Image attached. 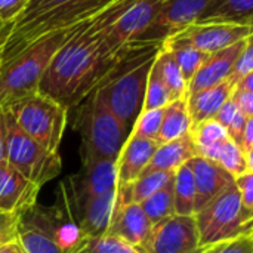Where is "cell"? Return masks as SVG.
Wrapping results in <instances>:
<instances>
[{
  "mask_svg": "<svg viewBox=\"0 0 253 253\" xmlns=\"http://www.w3.org/2000/svg\"><path fill=\"white\" fill-rule=\"evenodd\" d=\"M73 253H147L116 236L104 234L99 237H84L82 245Z\"/></svg>",
  "mask_w": 253,
  "mask_h": 253,
  "instance_id": "obj_29",
  "label": "cell"
},
{
  "mask_svg": "<svg viewBox=\"0 0 253 253\" xmlns=\"http://www.w3.org/2000/svg\"><path fill=\"white\" fill-rule=\"evenodd\" d=\"M42 187L28 181L4 159L0 160V211L22 215L36 205Z\"/></svg>",
  "mask_w": 253,
  "mask_h": 253,
  "instance_id": "obj_14",
  "label": "cell"
},
{
  "mask_svg": "<svg viewBox=\"0 0 253 253\" xmlns=\"http://www.w3.org/2000/svg\"><path fill=\"white\" fill-rule=\"evenodd\" d=\"M240 150L245 153L246 159L249 162H252L253 159V119H249L242 136V145Z\"/></svg>",
  "mask_w": 253,
  "mask_h": 253,
  "instance_id": "obj_39",
  "label": "cell"
},
{
  "mask_svg": "<svg viewBox=\"0 0 253 253\" xmlns=\"http://www.w3.org/2000/svg\"><path fill=\"white\" fill-rule=\"evenodd\" d=\"M0 253H25L22 251V248L19 246V243L16 240L7 242L4 245L0 246Z\"/></svg>",
  "mask_w": 253,
  "mask_h": 253,
  "instance_id": "obj_40",
  "label": "cell"
},
{
  "mask_svg": "<svg viewBox=\"0 0 253 253\" xmlns=\"http://www.w3.org/2000/svg\"><path fill=\"white\" fill-rule=\"evenodd\" d=\"M157 145L159 144L156 141L147 138H139L135 135L127 136L116 162L117 187L132 184L142 173L145 166L150 163Z\"/></svg>",
  "mask_w": 253,
  "mask_h": 253,
  "instance_id": "obj_18",
  "label": "cell"
},
{
  "mask_svg": "<svg viewBox=\"0 0 253 253\" xmlns=\"http://www.w3.org/2000/svg\"><path fill=\"white\" fill-rule=\"evenodd\" d=\"M16 242L25 253H62L52 239L31 222L21 218V215L16 228Z\"/></svg>",
  "mask_w": 253,
  "mask_h": 253,
  "instance_id": "obj_28",
  "label": "cell"
},
{
  "mask_svg": "<svg viewBox=\"0 0 253 253\" xmlns=\"http://www.w3.org/2000/svg\"><path fill=\"white\" fill-rule=\"evenodd\" d=\"M191 130V120L187 108V98H178L170 101L163 108V119L159 132L157 142L165 144L188 135Z\"/></svg>",
  "mask_w": 253,
  "mask_h": 253,
  "instance_id": "obj_22",
  "label": "cell"
},
{
  "mask_svg": "<svg viewBox=\"0 0 253 253\" xmlns=\"http://www.w3.org/2000/svg\"><path fill=\"white\" fill-rule=\"evenodd\" d=\"M73 129L80 135V159L83 163L96 160H116L129 136V130L92 95L77 107Z\"/></svg>",
  "mask_w": 253,
  "mask_h": 253,
  "instance_id": "obj_5",
  "label": "cell"
},
{
  "mask_svg": "<svg viewBox=\"0 0 253 253\" xmlns=\"http://www.w3.org/2000/svg\"><path fill=\"white\" fill-rule=\"evenodd\" d=\"M114 0H28L13 21L1 50L6 62L40 37L90 18Z\"/></svg>",
  "mask_w": 253,
  "mask_h": 253,
  "instance_id": "obj_3",
  "label": "cell"
},
{
  "mask_svg": "<svg viewBox=\"0 0 253 253\" xmlns=\"http://www.w3.org/2000/svg\"><path fill=\"white\" fill-rule=\"evenodd\" d=\"M243 206L253 212V172H245L234 178Z\"/></svg>",
  "mask_w": 253,
  "mask_h": 253,
  "instance_id": "obj_35",
  "label": "cell"
},
{
  "mask_svg": "<svg viewBox=\"0 0 253 253\" xmlns=\"http://www.w3.org/2000/svg\"><path fill=\"white\" fill-rule=\"evenodd\" d=\"M3 157H1V145H0V160H1Z\"/></svg>",
  "mask_w": 253,
  "mask_h": 253,
  "instance_id": "obj_43",
  "label": "cell"
},
{
  "mask_svg": "<svg viewBox=\"0 0 253 253\" xmlns=\"http://www.w3.org/2000/svg\"><path fill=\"white\" fill-rule=\"evenodd\" d=\"M135 0H114L68 40L44 71L39 92L55 99L68 111L77 107L113 70L126 49H117L108 28Z\"/></svg>",
  "mask_w": 253,
  "mask_h": 253,
  "instance_id": "obj_1",
  "label": "cell"
},
{
  "mask_svg": "<svg viewBox=\"0 0 253 253\" xmlns=\"http://www.w3.org/2000/svg\"><path fill=\"white\" fill-rule=\"evenodd\" d=\"M252 36H249V37H252ZM249 37H246L245 40L237 42L222 50L209 53L206 56L205 62L202 64V67L199 68V71L190 80V83L187 86V95L194 93L202 89L216 86L222 82H227V79L231 73L233 64L237 59V56L242 53V50L245 49Z\"/></svg>",
  "mask_w": 253,
  "mask_h": 253,
  "instance_id": "obj_16",
  "label": "cell"
},
{
  "mask_svg": "<svg viewBox=\"0 0 253 253\" xmlns=\"http://www.w3.org/2000/svg\"><path fill=\"white\" fill-rule=\"evenodd\" d=\"M208 3L209 0H163L151 24L132 44H163L194 24Z\"/></svg>",
  "mask_w": 253,
  "mask_h": 253,
  "instance_id": "obj_9",
  "label": "cell"
},
{
  "mask_svg": "<svg viewBox=\"0 0 253 253\" xmlns=\"http://www.w3.org/2000/svg\"><path fill=\"white\" fill-rule=\"evenodd\" d=\"M194 219L202 248L253 236V212L243 206L234 181L199 209Z\"/></svg>",
  "mask_w": 253,
  "mask_h": 253,
  "instance_id": "obj_7",
  "label": "cell"
},
{
  "mask_svg": "<svg viewBox=\"0 0 253 253\" xmlns=\"http://www.w3.org/2000/svg\"><path fill=\"white\" fill-rule=\"evenodd\" d=\"M234 87H239V89H245V90H252L253 92V73L246 76L245 79H242Z\"/></svg>",
  "mask_w": 253,
  "mask_h": 253,
  "instance_id": "obj_42",
  "label": "cell"
},
{
  "mask_svg": "<svg viewBox=\"0 0 253 253\" xmlns=\"http://www.w3.org/2000/svg\"><path fill=\"white\" fill-rule=\"evenodd\" d=\"M196 24H236L253 27V0H209Z\"/></svg>",
  "mask_w": 253,
  "mask_h": 253,
  "instance_id": "obj_21",
  "label": "cell"
},
{
  "mask_svg": "<svg viewBox=\"0 0 253 253\" xmlns=\"http://www.w3.org/2000/svg\"><path fill=\"white\" fill-rule=\"evenodd\" d=\"M163 119V108L156 110H142L138 119L133 123V127L129 135H135L139 138H147L157 142L160 126ZM159 144V142H157Z\"/></svg>",
  "mask_w": 253,
  "mask_h": 253,
  "instance_id": "obj_32",
  "label": "cell"
},
{
  "mask_svg": "<svg viewBox=\"0 0 253 253\" xmlns=\"http://www.w3.org/2000/svg\"><path fill=\"white\" fill-rule=\"evenodd\" d=\"M234 86L230 84L228 82H222L216 86L208 87L197 90L194 93L187 95V108L191 120V127L213 119L219 108L231 98Z\"/></svg>",
  "mask_w": 253,
  "mask_h": 253,
  "instance_id": "obj_19",
  "label": "cell"
},
{
  "mask_svg": "<svg viewBox=\"0 0 253 253\" xmlns=\"http://www.w3.org/2000/svg\"><path fill=\"white\" fill-rule=\"evenodd\" d=\"M172 101V96L165 86L157 68L153 67L148 74L147 80V89H145V98H144V105L142 110H156V108H165L169 102Z\"/></svg>",
  "mask_w": 253,
  "mask_h": 253,
  "instance_id": "obj_31",
  "label": "cell"
},
{
  "mask_svg": "<svg viewBox=\"0 0 253 253\" xmlns=\"http://www.w3.org/2000/svg\"><path fill=\"white\" fill-rule=\"evenodd\" d=\"M190 136L196 147L197 156L228 138L225 127H222L215 119H209L193 126L190 130Z\"/></svg>",
  "mask_w": 253,
  "mask_h": 253,
  "instance_id": "obj_30",
  "label": "cell"
},
{
  "mask_svg": "<svg viewBox=\"0 0 253 253\" xmlns=\"http://www.w3.org/2000/svg\"><path fill=\"white\" fill-rule=\"evenodd\" d=\"M153 225L138 203H119L116 200L110 225L105 234L116 236L147 252Z\"/></svg>",
  "mask_w": 253,
  "mask_h": 253,
  "instance_id": "obj_15",
  "label": "cell"
},
{
  "mask_svg": "<svg viewBox=\"0 0 253 253\" xmlns=\"http://www.w3.org/2000/svg\"><path fill=\"white\" fill-rule=\"evenodd\" d=\"M10 27H12V24H3V22L0 21V62H1L3 44H4V42H6V37H7L9 31H10Z\"/></svg>",
  "mask_w": 253,
  "mask_h": 253,
  "instance_id": "obj_41",
  "label": "cell"
},
{
  "mask_svg": "<svg viewBox=\"0 0 253 253\" xmlns=\"http://www.w3.org/2000/svg\"><path fill=\"white\" fill-rule=\"evenodd\" d=\"M233 104L237 107L240 113H243L246 117H253V92L252 90H245L234 87L231 98Z\"/></svg>",
  "mask_w": 253,
  "mask_h": 253,
  "instance_id": "obj_38",
  "label": "cell"
},
{
  "mask_svg": "<svg viewBox=\"0 0 253 253\" xmlns=\"http://www.w3.org/2000/svg\"><path fill=\"white\" fill-rule=\"evenodd\" d=\"M0 145L1 157L39 187L56 178L62 170L59 153H50L30 138L4 107L0 108Z\"/></svg>",
  "mask_w": 253,
  "mask_h": 253,
  "instance_id": "obj_6",
  "label": "cell"
},
{
  "mask_svg": "<svg viewBox=\"0 0 253 253\" xmlns=\"http://www.w3.org/2000/svg\"><path fill=\"white\" fill-rule=\"evenodd\" d=\"M199 253H253V236H243L234 240L205 246Z\"/></svg>",
  "mask_w": 253,
  "mask_h": 253,
  "instance_id": "obj_34",
  "label": "cell"
},
{
  "mask_svg": "<svg viewBox=\"0 0 253 253\" xmlns=\"http://www.w3.org/2000/svg\"><path fill=\"white\" fill-rule=\"evenodd\" d=\"M7 108L16 125L37 144L50 153H58L67 126L68 110L42 92L30 93Z\"/></svg>",
  "mask_w": 253,
  "mask_h": 253,
  "instance_id": "obj_8",
  "label": "cell"
},
{
  "mask_svg": "<svg viewBox=\"0 0 253 253\" xmlns=\"http://www.w3.org/2000/svg\"><path fill=\"white\" fill-rule=\"evenodd\" d=\"M253 73V36L249 37V40L246 42L245 49L242 50V53L237 56V59L233 64L231 73L227 79V82L233 86H236L242 79H245L246 76Z\"/></svg>",
  "mask_w": 253,
  "mask_h": 253,
  "instance_id": "obj_33",
  "label": "cell"
},
{
  "mask_svg": "<svg viewBox=\"0 0 253 253\" xmlns=\"http://www.w3.org/2000/svg\"><path fill=\"white\" fill-rule=\"evenodd\" d=\"M194 156H197V151L190 133L182 138L159 144L150 163L145 166L141 175L151 172H175Z\"/></svg>",
  "mask_w": 253,
  "mask_h": 253,
  "instance_id": "obj_20",
  "label": "cell"
},
{
  "mask_svg": "<svg viewBox=\"0 0 253 253\" xmlns=\"http://www.w3.org/2000/svg\"><path fill=\"white\" fill-rule=\"evenodd\" d=\"M19 215L4 213L0 211V246L16 240V228H18Z\"/></svg>",
  "mask_w": 253,
  "mask_h": 253,
  "instance_id": "obj_36",
  "label": "cell"
},
{
  "mask_svg": "<svg viewBox=\"0 0 253 253\" xmlns=\"http://www.w3.org/2000/svg\"><path fill=\"white\" fill-rule=\"evenodd\" d=\"M58 190L61 191L59 187ZM116 197H117V188L89 197L77 205L70 203L67 197L64 196L68 211L71 213V218L77 224V227L80 228L84 237H99L107 233L110 219L114 211Z\"/></svg>",
  "mask_w": 253,
  "mask_h": 253,
  "instance_id": "obj_12",
  "label": "cell"
},
{
  "mask_svg": "<svg viewBox=\"0 0 253 253\" xmlns=\"http://www.w3.org/2000/svg\"><path fill=\"white\" fill-rule=\"evenodd\" d=\"M93 16L40 37L12 59L0 64V108L37 92L39 83L58 50L80 33Z\"/></svg>",
  "mask_w": 253,
  "mask_h": 253,
  "instance_id": "obj_4",
  "label": "cell"
},
{
  "mask_svg": "<svg viewBox=\"0 0 253 253\" xmlns=\"http://www.w3.org/2000/svg\"><path fill=\"white\" fill-rule=\"evenodd\" d=\"M199 231L194 215H172L153 225L147 253H199Z\"/></svg>",
  "mask_w": 253,
  "mask_h": 253,
  "instance_id": "obj_11",
  "label": "cell"
},
{
  "mask_svg": "<svg viewBox=\"0 0 253 253\" xmlns=\"http://www.w3.org/2000/svg\"><path fill=\"white\" fill-rule=\"evenodd\" d=\"M175 215L193 216L196 213V185L188 163L175 170L173 175Z\"/></svg>",
  "mask_w": 253,
  "mask_h": 253,
  "instance_id": "obj_25",
  "label": "cell"
},
{
  "mask_svg": "<svg viewBox=\"0 0 253 253\" xmlns=\"http://www.w3.org/2000/svg\"><path fill=\"white\" fill-rule=\"evenodd\" d=\"M187 163L196 185V212L234 181L225 169L206 157L194 156Z\"/></svg>",
  "mask_w": 253,
  "mask_h": 253,
  "instance_id": "obj_17",
  "label": "cell"
},
{
  "mask_svg": "<svg viewBox=\"0 0 253 253\" xmlns=\"http://www.w3.org/2000/svg\"><path fill=\"white\" fill-rule=\"evenodd\" d=\"M141 209L144 211L145 216L151 222V225L159 224L160 221L175 215V206H173V178L162 187L159 191L153 193L147 199H144L141 203H138Z\"/></svg>",
  "mask_w": 253,
  "mask_h": 253,
  "instance_id": "obj_27",
  "label": "cell"
},
{
  "mask_svg": "<svg viewBox=\"0 0 253 253\" xmlns=\"http://www.w3.org/2000/svg\"><path fill=\"white\" fill-rule=\"evenodd\" d=\"M154 67L157 68L165 86L168 87V90L172 96V101L187 96L188 84L181 73L179 65L176 64V61L173 58V55L165 46H162V49L159 50V53L154 59Z\"/></svg>",
  "mask_w": 253,
  "mask_h": 253,
  "instance_id": "obj_26",
  "label": "cell"
},
{
  "mask_svg": "<svg viewBox=\"0 0 253 253\" xmlns=\"http://www.w3.org/2000/svg\"><path fill=\"white\" fill-rule=\"evenodd\" d=\"M163 46L173 55V58H175L176 64L179 65L181 73L188 84L190 80L194 77V74L202 67V64L205 62L208 53L202 52L193 43H190L187 39H184L178 34L168 39L163 43Z\"/></svg>",
  "mask_w": 253,
  "mask_h": 253,
  "instance_id": "obj_24",
  "label": "cell"
},
{
  "mask_svg": "<svg viewBox=\"0 0 253 253\" xmlns=\"http://www.w3.org/2000/svg\"><path fill=\"white\" fill-rule=\"evenodd\" d=\"M252 25H236V24H191L178 36L187 39L197 49L205 53H213L222 50L237 42L252 36Z\"/></svg>",
  "mask_w": 253,
  "mask_h": 253,
  "instance_id": "obj_13",
  "label": "cell"
},
{
  "mask_svg": "<svg viewBox=\"0 0 253 253\" xmlns=\"http://www.w3.org/2000/svg\"><path fill=\"white\" fill-rule=\"evenodd\" d=\"M199 156L215 162L222 169H225L233 178H236L245 172H253L252 162H249L246 159L245 153L230 138L221 141L219 144L203 151Z\"/></svg>",
  "mask_w": 253,
  "mask_h": 253,
  "instance_id": "obj_23",
  "label": "cell"
},
{
  "mask_svg": "<svg viewBox=\"0 0 253 253\" xmlns=\"http://www.w3.org/2000/svg\"><path fill=\"white\" fill-rule=\"evenodd\" d=\"M27 1L28 0H0V21L3 24H13Z\"/></svg>",
  "mask_w": 253,
  "mask_h": 253,
  "instance_id": "obj_37",
  "label": "cell"
},
{
  "mask_svg": "<svg viewBox=\"0 0 253 253\" xmlns=\"http://www.w3.org/2000/svg\"><path fill=\"white\" fill-rule=\"evenodd\" d=\"M163 44H132L113 70L89 93L130 132L142 111L147 80Z\"/></svg>",
  "mask_w": 253,
  "mask_h": 253,
  "instance_id": "obj_2",
  "label": "cell"
},
{
  "mask_svg": "<svg viewBox=\"0 0 253 253\" xmlns=\"http://www.w3.org/2000/svg\"><path fill=\"white\" fill-rule=\"evenodd\" d=\"M61 191L73 205L117 188L116 160H96L83 163L77 173L67 176L59 184Z\"/></svg>",
  "mask_w": 253,
  "mask_h": 253,
  "instance_id": "obj_10",
  "label": "cell"
}]
</instances>
